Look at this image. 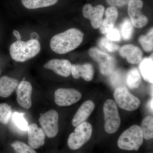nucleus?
I'll return each instance as SVG.
<instances>
[{"label":"nucleus","mask_w":153,"mask_h":153,"mask_svg":"<svg viewBox=\"0 0 153 153\" xmlns=\"http://www.w3.org/2000/svg\"><path fill=\"white\" fill-rule=\"evenodd\" d=\"M83 36L84 34L80 30L71 28L53 36L50 41V48L57 54H66L81 44Z\"/></svg>","instance_id":"f257e3e1"},{"label":"nucleus","mask_w":153,"mask_h":153,"mask_svg":"<svg viewBox=\"0 0 153 153\" xmlns=\"http://www.w3.org/2000/svg\"><path fill=\"white\" fill-rule=\"evenodd\" d=\"M40 42L35 39L29 41H17L11 44L10 55L16 62H24L36 56L41 51Z\"/></svg>","instance_id":"f03ea898"},{"label":"nucleus","mask_w":153,"mask_h":153,"mask_svg":"<svg viewBox=\"0 0 153 153\" xmlns=\"http://www.w3.org/2000/svg\"><path fill=\"white\" fill-rule=\"evenodd\" d=\"M143 140L141 128L133 125L121 134L118 140V146L124 150L137 151L143 144Z\"/></svg>","instance_id":"7ed1b4c3"},{"label":"nucleus","mask_w":153,"mask_h":153,"mask_svg":"<svg viewBox=\"0 0 153 153\" xmlns=\"http://www.w3.org/2000/svg\"><path fill=\"white\" fill-rule=\"evenodd\" d=\"M103 110L105 131L109 134L114 133L119 128L121 123L120 118L116 103L112 100H108L105 102Z\"/></svg>","instance_id":"20e7f679"},{"label":"nucleus","mask_w":153,"mask_h":153,"mask_svg":"<svg viewBox=\"0 0 153 153\" xmlns=\"http://www.w3.org/2000/svg\"><path fill=\"white\" fill-rule=\"evenodd\" d=\"M74 132L68 137V146L71 150L78 149L87 142L91 137L92 126L89 123L84 122L76 127Z\"/></svg>","instance_id":"39448f33"},{"label":"nucleus","mask_w":153,"mask_h":153,"mask_svg":"<svg viewBox=\"0 0 153 153\" xmlns=\"http://www.w3.org/2000/svg\"><path fill=\"white\" fill-rule=\"evenodd\" d=\"M114 97L118 106L128 111L135 110L140 105L139 99L132 94L127 88L124 86L116 88Z\"/></svg>","instance_id":"423d86ee"},{"label":"nucleus","mask_w":153,"mask_h":153,"mask_svg":"<svg viewBox=\"0 0 153 153\" xmlns=\"http://www.w3.org/2000/svg\"><path fill=\"white\" fill-rule=\"evenodd\" d=\"M88 53L90 57L98 63L102 74L109 75L114 71L116 61L113 57L96 47L91 48Z\"/></svg>","instance_id":"0eeeda50"},{"label":"nucleus","mask_w":153,"mask_h":153,"mask_svg":"<svg viewBox=\"0 0 153 153\" xmlns=\"http://www.w3.org/2000/svg\"><path fill=\"white\" fill-rule=\"evenodd\" d=\"M58 113L54 110H50L41 115L39 122L42 129L48 137H55L58 134Z\"/></svg>","instance_id":"6e6552de"},{"label":"nucleus","mask_w":153,"mask_h":153,"mask_svg":"<svg viewBox=\"0 0 153 153\" xmlns=\"http://www.w3.org/2000/svg\"><path fill=\"white\" fill-rule=\"evenodd\" d=\"M143 6L142 0H131L128 4V12L130 20L136 27H143L147 25L148 19L142 14L141 10Z\"/></svg>","instance_id":"1a4fd4ad"},{"label":"nucleus","mask_w":153,"mask_h":153,"mask_svg":"<svg viewBox=\"0 0 153 153\" xmlns=\"http://www.w3.org/2000/svg\"><path fill=\"white\" fill-rule=\"evenodd\" d=\"M82 95L74 88H60L55 92V103L60 106L71 105L81 99Z\"/></svg>","instance_id":"9d476101"},{"label":"nucleus","mask_w":153,"mask_h":153,"mask_svg":"<svg viewBox=\"0 0 153 153\" xmlns=\"http://www.w3.org/2000/svg\"><path fill=\"white\" fill-rule=\"evenodd\" d=\"M82 12L84 18L90 20L91 26L94 28H99L103 19L105 12L104 6L100 4L93 7L90 4H86L83 6Z\"/></svg>","instance_id":"9b49d317"},{"label":"nucleus","mask_w":153,"mask_h":153,"mask_svg":"<svg viewBox=\"0 0 153 153\" xmlns=\"http://www.w3.org/2000/svg\"><path fill=\"white\" fill-rule=\"evenodd\" d=\"M17 101L20 106L25 109H29L32 106L33 88L29 81L23 80L17 87Z\"/></svg>","instance_id":"f8f14e48"},{"label":"nucleus","mask_w":153,"mask_h":153,"mask_svg":"<svg viewBox=\"0 0 153 153\" xmlns=\"http://www.w3.org/2000/svg\"><path fill=\"white\" fill-rule=\"evenodd\" d=\"M71 63L66 59H52L44 64V68L52 70L56 74L63 76L67 77L71 73Z\"/></svg>","instance_id":"ddd939ff"},{"label":"nucleus","mask_w":153,"mask_h":153,"mask_svg":"<svg viewBox=\"0 0 153 153\" xmlns=\"http://www.w3.org/2000/svg\"><path fill=\"white\" fill-rule=\"evenodd\" d=\"M28 143L29 146L33 149H38L45 143L46 138L43 130L35 123L28 126Z\"/></svg>","instance_id":"4468645a"},{"label":"nucleus","mask_w":153,"mask_h":153,"mask_svg":"<svg viewBox=\"0 0 153 153\" xmlns=\"http://www.w3.org/2000/svg\"><path fill=\"white\" fill-rule=\"evenodd\" d=\"M119 54L123 58H126L129 63L137 64L142 58L143 52L138 47L132 44L124 45L119 49Z\"/></svg>","instance_id":"2eb2a0df"},{"label":"nucleus","mask_w":153,"mask_h":153,"mask_svg":"<svg viewBox=\"0 0 153 153\" xmlns=\"http://www.w3.org/2000/svg\"><path fill=\"white\" fill-rule=\"evenodd\" d=\"M95 107L94 102L87 100L82 103L74 115L72 120L73 126L76 127L85 122L93 112Z\"/></svg>","instance_id":"dca6fc26"},{"label":"nucleus","mask_w":153,"mask_h":153,"mask_svg":"<svg viewBox=\"0 0 153 153\" xmlns=\"http://www.w3.org/2000/svg\"><path fill=\"white\" fill-rule=\"evenodd\" d=\"M118 16V13L116 7L111 6L106 9L105 12V18L102 19L99 27L102 34H106L113 29Z\"/></svg>","instance_id":"f3484780"},{"label":"nucleus","mask_w":153,"mask_h":153,"mask_svg":"<svg viewBox=\"0 0 153 153\" xmlns=\"http://www.w3.org/2000/svg\"><path fill=\"white\" fill-rule=\"evenodd\" d=\"M71 73L75 79L81 77L86 81H90L93 79L94 71L91 64L85 63L83 65L73 64L71 66Z\"/></svg>","instance_id":"a211bd4d"},{"label":"nucleus","mask_w":153,"mask_h":153,"mask_svg":"<svg viewBox=\"0 0 153 153\" xmlns=\"http://www.w3.org/2000/svg\"><path fill=\"white\" fill-rule=\"evenodd\" d=\"M19 80L8 76L0 78V97L4 98L9 97L16 90L19 85Z\"/></svg>","instance_id":"6ab92c4d"},{"label":"nucleus","mask_w":153,"mask_h":153,"mask_svg":"<svg viewBox=\"0 0 153 153\" xmlns=\"http://www.w3.org/2000/svg\"><path fill=\"white\" fill-rule=\"evenodd\" d=\"M140 70L143 78L147 82L153 83V54L149 57H146L140 61Z\"/></svg>","instance_id":"aec40b11"},{"label":"nucleus","mask_w":153,"mask_h":153,"mask_svg":"<svg viewBox=\"0 0 153 153\" xmlns=\"http://www.w3.org/2000/svg\"><path fill=\"white\" fill-rule=\"evenodd\" d=\"M57 1L58 0H22L23 6L30 10L50 7L56 4Z\"/></svg>","instance_id":"412c9836"},{"label":"nucleus","mask_w":153,"mask_h":153,"mask_svg":"<svg viewBox=\"0 0 153 153\" xmlns=\"http://www.w3.org/2000/svg\"><path fill=\"white\" fill-rule=\"evenodd\" d=\"M127 85L130 89L138 88L142 83L141 76L136 68H132L128 71L127 75Z\"/></svg>","instance_id":"4be33fe9"},{"label":"nucleus","mask_w":153,"mask_h":153,"mask_svg":"<svg viewBox=\"0 0 153 153\" xmlns=\"http://www.w3.org/2000/svg\"><path fill=\"white\" fill-rule=\"evenodd\" d=\"M144 138L146 140H150L153 137V117L148 116L144 119L142 123Z\"/></svg>","instance_id":"5701e85b"},{"label":"nucleus","mask_w":153,"mask_h":153,"mask_svg":"<svg viewBox=\"0 0 153 153\" xmlns=\"http://www.w3.org/2000/svg\"><path fill=\"white\" fill-rule=\"evenodd\" d=\"M153 30L152 28L146 35H142L138 38L139 42L146 52H149L153 49Z\"/></svg>","instance_id":"b1692460"},{"label":"nucleus","mask_w":153,"mask_h":153,"mask_svg":"<svg viewBox=\"0 0 153 153\" xmlns=\"http://www.w3.org/2000/svg\"><path fill=\"white\" fill-rule=\"evenodd\" d=\"M134 32L133 25L129 19L126 18L120 25V33L123 38L127 41L131 38Z\"/></svg>","instance_id":"393cba45"},{"label":"nucleus","mask_w":153,"mask_h":153,"mask_svg":"<svg viewBox=\"0 0 153 153\" xmlns=\"http://www.w3.org/2000/svg\"><path fill=\"white\" fill-rule=\"evenodd\" d=\"M24 115V114L15 112L12 115V118L14 124L17 128L22 131H27L29 126Z\"/></svg>","instance_id":"a878e982"},{"label":"nucleus","mask_w":153,"mask_h":153,"mask_svg":"<svg viewBox=\"0 0 153 153\" xmlns=\"http://www.w3.org/2000/svg\"><path fill=\"white\" fill-rule=\"evenodd\" d=\"M12 115V108L9 105L6 103L0 104V123H7Z\"/></svg>","instance_id":"bb28decb"},{"label":"nucleus","mask_w":153,"mask_h":153,"mask_svg":"<svg viewBox=\"0 0 153 153\" xmlns=\"http://www.w3.org/2000/svg\"><path fill=\"white\" fill-rule=\"evenodd\" d=\"M11 145L16 153H37L33 148L22 142L16 141Z\"/></svg>","instance_id":"cd10ccee"},{"label":"nucleus","mask_w":153,"mask_h":153,"mask_svg":"<svg viewBox=\"0 0 153 153\" xmlns=\"http://www.w3.org/2000/svg\"><path fill=\"white\" fill-rule=\"evenodd\" d=\"M99 45L103 50L110 52H116L120 49L119 45L106 38H101L99 41Z\"/></svg>","instance_id":"c85d7f7f"},{"label":"nucleus","mask_w":153,"mask_h":153,"mask_svg":"<svg viewBox=\"0 0 153 153\" xmlns=\"http://www.w3.org/2000/svg\"><path fill=\"white\" fill-rule=\"evenodd\" d=\"M106 38L112 41H120L121 35L119 31L115 28H113L106 34Z\"/></svg>","instance_id":"c756f323"},{"label":"nucleus","mask_w":153,"mask_h":153,"mask_svg":"<svg viewBox=\"0 0 153 153\" xmlns=\"http://www.w3.org/2000/svg\"><path fill=\"white\" fill-rule=\"evenodd\" d=\"M131 0H106L107 3L113 7H122L128 4Z\"/></svg>","instance_id":"7c9ffc66"},{"label":"nucleus","mask_w":153,"mask_h":153,"mask_svg":"<svg viewBox=\"0 0 153 153\" xmlns=\"http://www.w3.org/2000/svg\"><path fill=\"white\" fill-rule=\"evenodd\" d=\"M14 36L16 38L17 41H20L22 40V36L20 35V33L16 30H14L13 32Z\"/></svg>","instance_id":"2f4dec72"},{"label":"nucleus","mask_w":153,"mask_h":153,"mask_svg":"<svg viewBox=\"0 0 153 153\" xmlns=\"http://www.w3.org/2000/svg\"><path fill=\"white\" fill-rule=\"evenodd\" d=\"M149 105L150 109L152 111H153V99L150 100Z\"/></svg>","instance_id":"473e14b6"},{"label":"nucleus","mask_w":153,"mask_h":153,"mask_svg":"<svg viewBox=\"0 0 153 153\" xmlns=\"http://www.w3.org/2000/svg\"><path fill=\"white\" fill-rule=\"evenodd\" d=\"M0 74H1V71H0Z\"/></svg>","instance_id":"72a5a7b5"}]
</instances>
